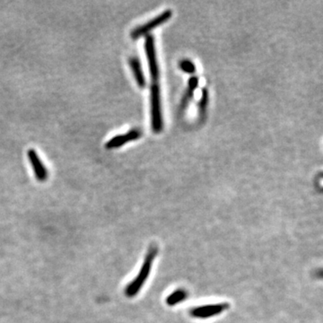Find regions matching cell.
<instances>
[{"label":"cell","instance_id":"1","mask_svg":"<svg viewBox=\"0 0 323 323\" xmlns=\"http://www.w3.org/2000/svg\"><path fill=\"white\" fill-rule=\"evenodd\" d=\"M158 249L157 246L152 245L150 246L149 250L147 252L145 260L143 262L142 267L139 270V275L127 286L125 289V295L128 298H133L139 294L142 289L143 286L145 284L147 278L149 277L150 272L152 270L153 263L157 255Z\"/></svg>","mask_w":323,"mask_h":323},{"label":"cell","instance_id":"5","mask_svg":"<svg viewBox=\"0 0 323 323\" xmlns=\"http://www.w3.org/2000/svg\"><path fill=\"white\" fill-rule=\"evenodd\" d=\"M226 303H216V305H206L199 306L191 311L192 317L197 319H208L211 317L217 316L227 309Z\"/></svg>","mask_w":323,"mask_h":323},{"label":"cell","instance_id":"6","mask_svg":"<svg viewBox=\"0 0 323 323\" xmlns=\"http://www.w3.org/2000/svg\"><path fill=\"white\" fill-rule=\"evenodd\" d=\"M142 136V132L138 128H133L130 131L127 132L126 134L123 135H119L114 137L112 139H110L108 142L105 144V147L108 149H112V148H118L120 146H123L126 143L129 141H133L136 139H139Z\"/></svg>","mask_w":323,"mask_h":323},{"label":"cell","instance_id":"10","mask_svg":"<svg viewBox=\"0 0 323 323\" xmlns=\"http://www.w3.org/2000/svg\"><path fill=\"white\" fill-rule=\"evenodd\" d=\"M187 298V293L183 289H178L176 291L173 292L166 299V303L168 306H174L181 303Z\"/></svg>","mask_w":323,"mask_h":323},{"label":"cell","instance_id":"9","mask_svg":"<svg viewBox=\"0 0 323 323\" xmlns=\"http://www.w3.org/2000/svg\"><path fill=\"white\" fill-rule=\"evenodd\" d=\"M128 63L131 67L133 75L135 77L136 81L139 85V87H141V88L145 87L146 85V79H145V75L143 73L141 63H140L139 59L137 57H131L129 59Z\"/></svg>","mask_w":323,"mask_h":323},{"label":"cell","instance_id":"2","mask_svg":"<svg viewBox=\"0 0 323 323\" xmlns=\"http://www.w3.org/2000/svg\"><path fill=\"white\" fill-rule=\"evenodd\" d=\"M151 104V122L155 133H160L163 129V117L161 109L160 86L158 83H153L150 88Z\"/></svg>","mask_w":323,"mask_h":323},{"label":"cell","instance_id":"3","mask_svg":"<svg viewBox=\"0 0 323 323\" xmlns=\"http://www.w3.org/2000/svg\"><path fill=\"white\" fill-rule=\"evenodd\" d=\"M172 15H173V12L170 9L163 11V13H161L159 15H157L152 20L147 22L145 25H140L139 27L134 29L131 32L132 38L134 40L139 39L157 26H160L161 25L168 21L172 17Z\"/></svg>","mask_w":323,"mask_h":323},{"label":"cell","instance_id":"11","mask_svg":"<svg viewBox=\"0 0 323 323\" xmlns=\"http://www.w3.org/2000/svg\"><path fill=\"white\" fill-rule=\"evenodd\" d=\"M208 99H210L208 92L206 91V89H203L202 96H201L199 103V119L204 117L206 114V108H207V104H208Z\"/></svg>","mask_w":323,"mask_h":323},{"label":"cell","instance_id":"8","mask_svg":"<svg viewBox=\"0 0 323 323\" xmlns=\"http://www.w3.org/2000/svg\"><path fill=\"white\" fill-rule=\"evenodd\" d=\"M198 85H199V79L197 77H192L188 80V89L185 92L184 96H183L182 100H181V104H180V108H179V112L180 113L182 114L184 112V110H186V108L188 106L189 101L192 100L193 93L195 92Z\"/></svg>","mask_w":323,"mask_h":323},{"label":"cell","instance_id":"4","mask_svg":"<svg viewBox=\"0 0 323 323\" xmlns=\"http://www.w3.org/2000/svg\"><path fill=\"white\" fill-rule=\"evenodd\" d=\"M145 48H146V57H147V62H148V66H149L151 79L153 80V83H158L159 67H158V63H157L155 39H154L153 36H146Z\"/></svg>","mask_w":323,"mask_h":323},{"label":"cell","instance_id":"7","mask_svg":"<svg viewBox=\"0 0 323 323\" xmlns=\"http://www.w3.org/2000/svg\"><path fill=\"white\" fill-rule=\"evenodd\" d=\"M29 160L32 163V169L35 174V177L38 179V181H45L48 178V170L46 167L44 166V164L42 163V161L40 159L38 154L36 153L34 149L28 150L27 152Z\"/></svg>","mask_w":323,"mask_h":323},{"label":"cell","instance_id":"12","mask_svg":"<svg viewBox=\"0 0 323 323\" xmlns=\"http://www.w3.org/2000/svg\"><path fill=\"white\" fill-rule=\"evenodd\" d=\"M181 69L186 73H194L196 70L195 65L192 63V61H188V60H184L181 62Z\"/></svg>","mask_w":323,"mask_h":323}]
</instances>
